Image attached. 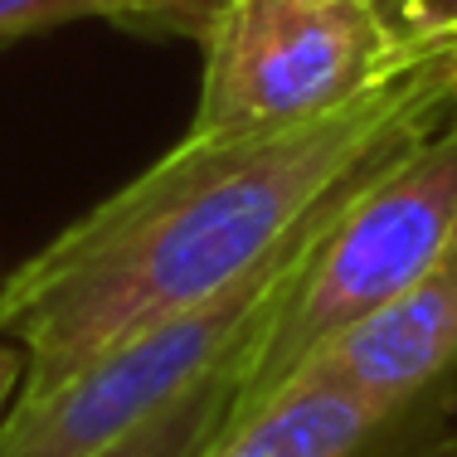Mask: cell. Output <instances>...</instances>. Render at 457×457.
<instances>
[{
	"label": "cell",
	"mask_w": 457,
	"mask_h": 457,
	"mask_svg": "<svg viewBox=\"0 0 457 457\" xmlns=\"http://www.w3.org/2000/svg\"><path fill=\"white\" fill-rule=\"evenodd\" d=\"M453 112L457 29L423 39L385 83L326 117L185 132L0 282V336L25 355L20 399L49 395L117 341L234 287Z\"/></svg>",
	"instance_id": "1"
},
{
	"label": "cell",
	"mask_w": 457,
	"mask_h": 457,
	"mask_svg": "<svg viewBox=\"0 0 457 457\" xmlns=\"http://www.w3.org/2000/svg\"><path fill=\"white\" fill-rule=\"evenodd\" d=\"M457 370V238L395 302L317 345L278 395L336 389L385 409H413L453 395ZM273 395V399H278Z\"/></svg>",
	"instance_id": "5"
},
{
	"label": "cell",
	"mask_w": 457,
	"mask_h": 457,
	"mask_svg": "<svg viewBox=\"0 0 457 457\" xmlns=\"http://www.w3.org/2000/svg\"><path fill=\"white\" fill-rule=\"evenodd\" d=\"M433 35L385 0H228L200 39L204 83L185 132H258L326 117L385 83Z\"/></svg>",
	"instance_id": "4"
},
{
	"label": "cell",
	"mask_w": 457,
	"mask_h": 457,
	"mask_svg": "<svg viewBox=\"0 0 457 457\" xmlns=\"http://www.w3.org/2000/svg\"><path fill=\"white\" fill-rule=\"evenodd\" d=\"M457 238V112L365 180L307 248L292 292L238 365L228 423L273 404L292 370L413 287ZM224 423V428H228Z\"/></svg>",
	"instance_id": "2"
},
{
	"label": "cell",
	"mask_w": 457,
	"mask_h": 457,
	"mask_svg": "<svg viewBox=\"0 0 457 457\" xmlns=\"http://www.w3.org/2000/svg\"><path fill=\"white\" fill-rule=\"evenodd\" d=\"M20 385H25V355H20L15 341L0 336V423H5V413L15 409Z\"/></svg>",
	"instance_id": "11"
},
{
	"label": "cell",
	"mask_w": 457,
	"mask_h": 457,
	"mask_svg": "<svg viewBox=\"0 0 457 457\" xmlns=\"http://www.w3.org/2000/svg\"><path fill=\"white\" fill-rule=\"evenodd\" d=\"M443 404L448 395L385 409L336 389H297L253 419L228 423L204 457H419L433 443Z\"/></svg>",
	"instance_id": "6"
},
{
	"label": "cell",
	"mask_w": 457,
	"mask_h": 457,
	"mask_svg": "<svg viewBox=\"0 0 457 457\" xmlns=\"http://www.w3.org/2000/svg\"><path fill=\"white\" fill-rule=\"evenodd\" d=\"M238 365L244 361H234L214 379H204L200 389H190V395L176 399V404L151 413L146 423L127 428L122 438H112L93 457H204L214 443H220V433L228 423V409H234Z\"/></svg>",
	"instance_id": "7"
},
{
	"label": "cell",
	"mask_w": 457,
	"mask_h": 457,
	"mask_svg": "<svg viewBox=\"0 0 457 457\" xmlns=\"http://www.w3.org/2000/svg\"><path fill=\"white\" fill-rule=\"evenodd\" d=\"M361 185L341 190L302 234H292L268 263H258L234 287L117 341L112 351L79 365L49 395L20 399L0 423V457H93L112 438H122L127 428L146 423L151 413H161L180 395L200 389L204 379H214L234 361H244L253 351L258 331L273 321L282 297L292 292L302 263H307V248L317 244V234L341 214V204Z\"/></svg>",
	"instance_id": "3"
},
{
	"label": "cell",
	"mask_w": 457,
	"mask_h": 457,
	"mask_svg": "<svg viewBox=\"0 0 457 457\" xmlns=\"http://www.w3.org/2000/svg\"><path fill=\"white\" fill-rule=\"evenodd\" d=\"M385 5H389V10H395V15H399V0H385ZM399 25H404V20H399Z\"/></svg>",
	"instance_id": "13"
},
{
	"label": "cell",
	"mask_w": 457,
	"mask_h": 457,
	"mask_svg": "<svg viewBox=\"0 0 457 457\" xmlns=\"http://www.w3.org/2000/svg\"><path fill=\"white\" fill-rule=\"evenodd\" d=\"M228 10V0H127V29L141 35H176L200 45Z\"/></svg>",
	"instance_id": "9"
},
{
	"label": "cell",
	"mask_w": 457,
	"mask_h": 457,
	"mask_svg": "<svg viewBox=\"0 0 457 457\" xmlns=\"http://www.w3.org/2000/svg\"><path fill=\"white\" fill-rule=\"evenodd\" d=\"M0 282H5V278H0Z\"/></svg>",
	"instance_id": "14"
},
{
	"label": "cell",
	"mask_w": 457,
	"mask_h": 457,
	"mask_svg": "<svg viewBox=\"0 0 457 457\" xmlns=\"http://www.w3.org/2000/svg\"><path fill=\"white\" fill-rule=\"evenodd\" d=\"M69 20H117L127 25V0H0V45L45 35Z\"/></svg>",
	"instance_id": "8"
},
{
	"label": "cell",
	"mask_w": 457,
	"mask_h": 457,
	"mask_svg": "<svg viewBox=\"0 0 457 457\" xmlns=\"http://www.w3.org/2000/svg\"><path fill=\"white\" fill-rule=\"evenodd\" d=\"M423 457H457V433H448V438H433L428 448H423Z\"/></svg>",
	"instance_id": "12"
},
{
	"label": "cell",
	"mask_w": 457,
	"mask_h": 457,
	"mask_svg": "<svg viewBox=\"0 0 457 457\" xmlns=\"http://www.w3.org/2000/svg\"><path fill=\"white\" fill-rule=\"evenodd\" d=\"M419 457H423V453H419Z\"/></svg>",
	"instance_id": "15"
},
{
	"label": "cell",
	"mask_w": 457,
	"mask_h": 457,
	"mask_svg": "<svg viewBox=\"0 0 457 457\" xmlns=\"http://www.w3.org/2000/svg\"><path fill=\"white\" fill-rule=\"evenodd\" d=\"M399 20L409 35H448L457 29V0H399Z\"/></svg>",
	"instance_id": "10"
}]
</instances>
